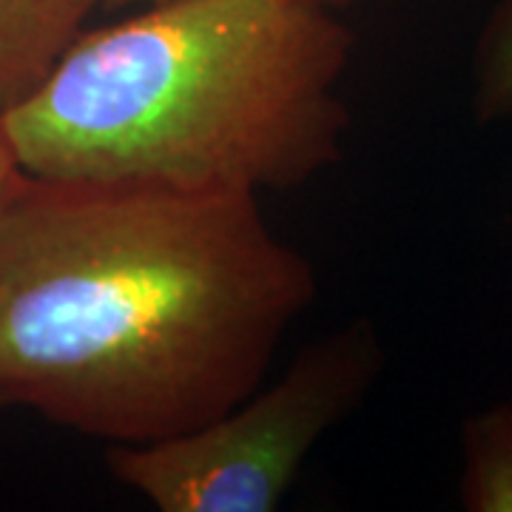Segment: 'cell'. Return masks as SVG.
I'll return each mask as SVG.
<instances>
[{
	"label": "cell",
	"instance_id": "1",
	"mask_svg": "<svg viewBox=\"0 0 512 512\" xmlns=\"http://www.w3.org/2000/svg\"><path fill=\"white\" fill-rule=\"evenodd\" d=\"M316 299L259 194L29 177L0 211V399L111 444L202 427Z\"/></svg>",
	"mask_w": 512,
	"mask_h": 512
},
{
	"label": "cell",
	"instance_id": "2",
	"mask_svg": "<svg viewBox=\"0 0 512 512\" xmlns=\"http://www.w3.org/2000/svg\"><path fill=\"white\" fill-rule=\"evenodd\" d=\"M350 55L302 0H157L83 29L0 126L29 177L288 191L342 160Z\"/></svg>",
	"mask_w": 512,
	"mask_h": 512
},
{
	"label": "cell",
	"instance_id": "3",
	"mask_svg": "<svg viewBox=\"0 0 512 512\" xmlns=\"http://www.w3.org/2000/svg\"><path fill=\"white\" fill-rule=\"evenodd\" d=\"M384 370L367 319L308 342L274 384L202 427L114 444L111 476L160 512H274L330 430L359 410Z\"/></svg>",
	"mask_w": 512,
	"mask_h": 512
},
{
	"label": "cell",
	"instance_id": "4",
	"mask_svg": "<svg viewBox=\"0 0 512 512\" xmlns=\"http://www.w3.org/2000/svg\"><path fill=\"white\" fill-rule=\"evenodd\" d=\"M109 0H0V111L29 94Z\"/></svg>",
	"mask_w": 512,
	"mask_h": 512
},
{
	"label": "cell",
	"instance_id": "5",
	"mask_svg": "<svg viewBox=\"0 0 512 512\" xmlns=\"http://www.w3.org/2000/svg\"><path fill=\"white\" fill-rule=\"evenodd\" d=\"M461 507L512 512V402L484 407L461 424Z\"/></svg>",
	"mask_w": 512,
	"mask_h": 512
},
{
	"label": "cell",
	"instance_id": "6",
	"mask_svg": "<svg viewBox=\"0 0 512 512\" xmlns=\"http://www.w3.org/2000/svg\"><path fill=\"white\" fill-rule=\"evenodd\" d=\"M473 117L478 126L512 120V0L495 6L476 40Z\"/></svg>",
	"mask_w": 512,
	"mask_h": 512
},
{
	"label": "cell",
	"instance_id": "7",
	"mask_svg": "<svg viewBox=\"0 0 512 512\" xmlns=\"http://www.w3.org/2000/svg\"><path fill=\"white\" fill-rule=\"evenodd\" d=\"M23 180V171H20L18 160L12 154V148L6 143V134H3V126H0V211L6 208L9 197L15 194V188Z\"/></svg>",
	"mask_w": 512,
	"mask_h": 512
},
{
	"label": "cell",
	"instance_id": "8",
	"mask_svg": "<svg viewBox=\"0 0 512 512\" xmlns=\"http://www.w3.org/2000/svg\"><path fill=\"white\" fill-rule=\"evenodd\" d=\"M128 3H157V0H109L106 6H128ZM302 3H311V6H322L330 12H339V9H350V6H359L365 0H302Z\"/></svg>",
	"mask_w": 512,
	"mask_h": 512
},
{
	"label": "cell",
	"instance_id": "9",
	"mask_svg": "<svg viewBox=\"0 0 512 512\" xmlns=\"http://www.w3.org/2000/svg\"><path fill=\"white\" fill-rule=\"evenodd\" d=\"M3 407H6V402H3V399H0V410H3Z\"/></svg>",
	"mask_w": 512,
	"mask_h": 512
}]
</instances>
